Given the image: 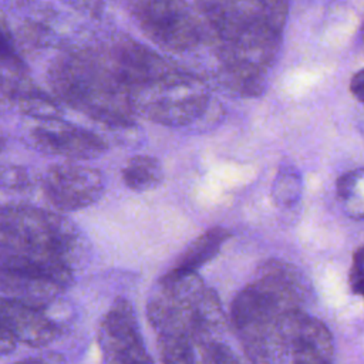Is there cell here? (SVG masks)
<instances>
[{
    "label": "cell",
    "mask_w": 364,
    "mask_h": 364,
    "mask_svg": "<svg viewBox=\"0 0 364 364\" xmlns=\"http://www.w3.org/2000/svg\"><path fill=\"white\" fill-rule=\"evenodd\" d=\"M290 0H196L218 60L216 81L229 94L264 92L283 37Z\"/></svg>",
    "instance_id": "cell-1"
},
{
    "label": "cell",
    "mask_w": 364,
    "mask_h": 364,
    "mask_svg": "<svg viewBox=\"0 0 364 364\" xmlns=\"http://www.w3.org/2000/svg\"><path fill=\"white\" fill-rule=\"evenodd\" d=\"M146 316L164 363H237L225 341L226 314L196 272L172 269L152 287Z\"/></svg>",
    "instance_id": "cell-2"
},
{
    "label": "cell",
    "mask_w": 364,
    "mask_h": 364,
    "mask_svg": "<svg viewBox=\"0 0 364 364\" xmlns=\"http://www.w3.org/2000/svg\"><path fill=\"white\" fill-rule=\"evenodd\" d=\"M88 245L67 218L28 205H3L1 269L53 280L67 289L87 259Z\"/></svg>",
    "instance_id": "cell-3"
},
{
    "label": "cell",
    "mask_w": 364,
    "mask_h": 364,
    "mask_svg": "<svg viewBox=\"0 0 364 364\" xmlns=\"http://www.w3.org/2000/svg\"><path fill=\"white\" fill-rule=\"evenodd\" d=\"M54 95L94 121L115 129L135 127L131 84L108 37L64 48L48 65Z\"/></svg>",
    "instance_id": "cell-4"
},
{
    "label": "cell",
    "mask_w": 364,
    "mask_h": 364,
    "mask_svg": "<svg viewBox=\"0 0 364 364\" xmlns=\"http://www.w3.org/2000/svg\"><path fill=\"white\" fill-rule=\"evenodd\" d=\"M313 300L314 290L299 267L283 260H267L233 299L230 321L245 346L282 313L307 309Z\"/></svg>",
    "instance_id": "cell-5"
},
{
    "label": "cell",
    "mask_w": 364,
    "mask_h": 364,
    "mask_svg": "<svg viewBox=\"0 0 364 364\" xmlns=\"http://www.w3.org/2000/svg\"><path fill=\"white\" fill-rule=\"evenodd\" d=\"M129 98L136 115L165 127L199 125L216 111L205 81L179 67L135 85Z\"/></svg>",
    "instance_id": "cell-6"
},
{
    "label": "cell",
    "mask_w": 364,
    "mask_h": 364,
    "mask_svg": "<svg viewBox=\"0 0 364 364\" xmlns=\"http://www.w3.org/2000/svg\"><path fill=\"white\" fill-rule=\"evenodd\" d=\"M252 363H331L334 340L328 327L307 309H290L245 344Z\"/></svg>",
    "instance_id": "cell-7"
},
{
    "label": "cell",
    "mask_w": 364,
    "mask_h": 364,
    "mask_svg": "<svg viewBox=\"0 0 364 364\" xmlns=\"http://www.w3.org/2000/svg\"><path fill=\"white\" fill-rule=\"evenodd\" d=\"M139 30L172 53L193 51L208 41L205 23L186 0H122Z\"/></svg>",
    "instance_id": "cell-8"
},
{
    "label": "cell",
    "mask_w": 364,
    "mask_h": 364,
    "mask_svg": "<svg viewBox=\"0 0 364 364\" xmlns=\"http://www.w3.org/2000/svg\"><path fill=\"white\" fill-rule=\"evenodd\" d=\"M33 119V125L23 136L24 142L38 152L70 159H92L108 149L101 136L61 118Z\"/></svg>",
    "instance_id": "cell-9"
},
{
    "label": "cell",
    "mask_w": 364,
    "mask_h": 364,
    "mask_svg": "<svg viewBox=\"0 0 364 364\" xmlns=\"http://www.w3.org/2000/svg\"><path fill=\"white\" fill-rule=\"evenodd\" d=\"M46 199L61 212H75L95 203L104 192L102 175L77 164L51 165L43 179Z\"/></svg>",
    "instance_id": "cell-10"
},
{
    "label": "cell",
    "mask_w": 364,
    "mask_h": 364,
    "mask_svg": "<svg viewBox=\"0 0 364 364\" xmlns=\"http://www.w3.org/2000/svg\"><path fill=\"white\" fill-rule=\"evenodd\" d=\"M98 344L105 363H152L129 300L118 297L104 314Z\"/></svg>",
    "instance_id": "cell-11"
},
{
    "label": "cell",
    "mask_w": 364,
    "mask_h": 364,
    "mask_svg": "<svg viewBox=\"0 0 364 364\" xmlns=\"http://www.w3.org/2000/svg\"><path fill=\"white\" fill-rule=\"evenodd\" d=\"M47 310V307L1 297L0 333L9 334L16 343L44 347L60 334V323Z\"/></svg>",
    "instance_id": "cell-12"
},
{
    "label": "cell",
    "mask_w": 364,
    "mask_h": 364,
    "mask_svg": "<svg viewBox=\"0 0 364 364\" xmlns=\"http://www.w3.org/2000/svg\"><path fill=\"white\" fill-rule=\"evenodd\" d=\"M64 290V286L53 280L1 269V297L50 309Z\"/></svg>",
    "instance_id": "cell-13"
},
{
    "label": "cell",
    "mask_w": 364,
    "mask_h": 364,
    "mask_svg": "<svg viewBox=\"0 0 364 364\" xmlns=\"http://www.w3.org/2000/svg\"><path fill=\"white\" fill-rule=\"evenodd\" d=\"M230 237V232L223 228H210L203 232L178 257L173 269L185 272H196L210 262L219 252L223 243Z\"/></svg>",
    "instance_id": "cell-14"
},
{
    "label": "cell",
    "mask_w": 364,
    "mask_h": 364,
    "mask_svg": "<svg viewBox=\"0 0 364 364\" xmlns=\"http://www.w3.org/2000/svg\"><path fill=\"white\" fill-rule=\"evenodd\" d=\"M124 183L135 192H148L158 188L164 181L161 162L148 155L132 156L122 169Z\"/></svg>",
    "instance_id": "cell-15"
},
{
    "label": "cell",
    "mask_w": 364,
    "mask_h": 364,
    "mask_svg": "<svg viewBox=\"0 0 364 364\" xmlns=\"http://www.w3.org/2000/svg\"><path fill=\"white\" fill-rule=\"evenodd\" d=\"M303 192V179L300 171L287 162H283L273 181L272 198L282 210H290L299 206Z\"/></svg>",
    "instance_id": "cell-16"
},
{
    "label": "cell",
    "mask_w": 364,
    "mask_h": 364,
    "mask_svg": "<svg viewBox=\"0 0 364 364\" xmlns=\"http://www.w3.org/2000/svg\"><path fill=\"white\" fill-rule=\"evenodd\" d=\"M336 192L350 218L364 219V168L343 173L336 182Z\"/></svg>",
    "instance_id": "cell-17"
},
{
    "label": "cell",
    "mask_w": 364,
    "mask_h": 364,
    "mask_svg": "<svg viewBox=\"0 0 364 364\" xmlns=\"http://www.w3.org/2000/svg\"><path fill=\"white\" fill-rule=\"evenodd\" d=\"M67 7L88 17H102L112 0H60Z\"/></svg>",
    "instance_id": "cell-18"
},
{
    "label": "cell",
    "mask_w": 364,
    "mask_h": 364,
    "mask_svg": "<svg viewBox=\"0 0 364 364\" xmlns=\"http://www.w3.org/2000/svg\"><path fill=\"white\" fill-rule=\"evenodd\" d=\"M348 280L353 293L364 297V245L354 252Z\"/></svg>",
    "instance_id": "cell-19"
},
{
    "label": "cell",
    "mask_w": 364,
    "mask_h": 364,
    "mask_svg": "<svg viewBox=\"0 0 364 364\" xmlns=\"http://www.w3.org/2000/svg\"><path fill=\"white\" fill-rule=\"evenodd\" d=\"M1 185L9 189H26L30 185V179L27 172L23 168L14 165H4L1 168Z\"/></svg>",
    "instance_id": "cell-20"
},
{
    "label": "cell",
    "mask_w": 364,
    "mask_h": 364,
    "mask_svg": "<svg viewBox=\"0 0 364 364\" xmlns=\"http://www.w3.org/2000/svg\"><path fill=\"white\" fill-rule=\"evenodd\" d=\"M350 91L355 100L364 104V68L357 71L350 80Z\"/></svg>",
    "instance_id": "cell-21"
}]
</instances>
